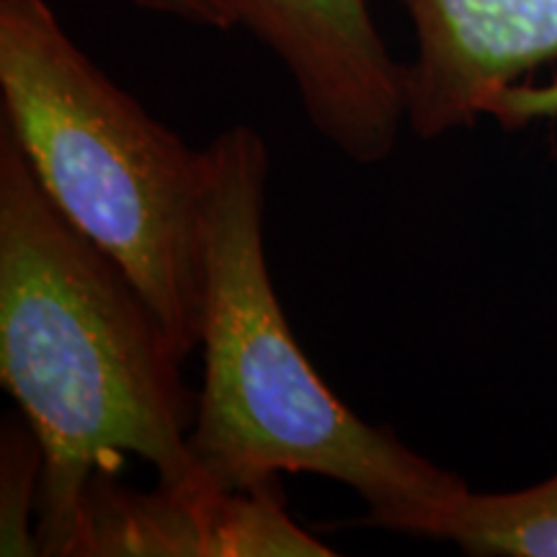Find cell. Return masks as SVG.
Masks as SVG:
<instances>
[{"instance_id":"cell-1","label":"cell","mask_w":557,"mask_h":557,"mask_svg":"<svg viewBox=\"0 0 557 557\" xmlns=\"http://www.w3.org/2000/svg\"><path fill=\"white\" fill-rule=\"evenodd\" d=\"M169 325L41 189L0 124V380L45 455L37 537L65 557L88 485L137 455L158 483H212Z\"/></svg>"},{"instance_id":"cell-2","label":"cell","mask_w":557,"mask_h":557,"mask_svg":"<svg viewBox=\"0 0 557 557\" xmlns=\"http://www.w3.org/2000/svg\"><path fill=\"white\" fill-rule=\"evenodd\" d=\"M205 150V382L189 434L194 459L227 491L287 472L336 480L367 504L361 524L406 534L468 483L359 418L299 348L263 248L269 150L261 132L235 124Z\"/></svg>"},{"instance_id":"cell-3","label":"cell","mask_w":557,"mask_h":557,"mask_svg":"<svg viewBox=\"0 0 557 557\" xmlns=\"http://www.w3.org/2000/svg\"><path fill=\"white\" fill-rule=\"evenodd\" d=\"M0 96L47 197L120 263L189 357L205 308L207 150L116 86L47 0H0Z\"/></svg>"},{"instance_id":"cell-4","label":"cell","mask_w":557,"mask_h":557,"mask_svg":"<svg viewBox=\"0 0 557 557\" xmlns=\"http://www.w3.org/2000/svg\"><path fill=\"white\" fill-rule=\"evenodd\" d=\"M274 52L320 137L359 165L389 158L408 124L406 65L387 50L367 0H222Z\"/></svg>"},{"instance_id":"cell-5","label":"cell","mask_w":557,"mask_h":557,"mask_svg":"<svg viewBox=\"0 0 557 557\" xmlns=\"http://www.w3.org/2000/svg\"><path fill=\"white\" fill-rule=\"evenodd\" d=\"M287 513L276 480L250 491L214 483L129 491L101 475L83 496L65 557H329Z\"/></svg>"},{"instance_id":"cell-6","label":"cell","mask_w":557,"mask_h":557,"mask_svg":"<svg viewBox=\"0 0 557 557\" xmlns=\"http://www.w3.org/2000/svg\"><path fill=\"white\" fill-rule=\"evenodd\" d=\"M413 24L408 127L436 139L487 116L504 90L557 60V0H400Z\"/></svg>"},{"instance_id":"cell-7","label":"cell","mask_w":557,"mask_h":557,"mask_svg":"<svg viewBox=\"0 0 557 557\" xmlns=\"http://www.w3.org/2000/svg\"><path fill=\"white\" fill-rule=\"evenodd\" d=\"M413 537L444 540L478 557H557V472L508 493L465 491L408 529Z\"/></svg>"},{"instance_id":"cell-8","label":"cell","mask_w":557,"mask_h":557,"mask_svg":"<svg viewBox=\"0 0 557 557\" xmlns=\"http://www.w3.org/2000/svg\"><path fill=\"white\" fill-rule=\"evenodd\" d=\"M45 455L24 416H11L0 429V555H41L37 527Z\"/></svg>"},{"instance_id":"cell-9","label":"cell","mask_w":557,"mask_h":557,"mask_svg":"<svg viewBox=\"0 0 557 557\" xmlns=\"http://www.w3.org/2000/svg\"><path fill=\"white\" fill-rule=\"evenodd\" d=\"M504 129H521L534 122L557 120V78L549 83H519L491 103L487 111Z\"/></svg>"},{"instance_id":"cell-10","label":"cell","mask_w":557,"mask_h":557,"mask_svg":"<svg viewBox=\"0 0 557 557\" xmlns=\"http://www.w3.org/2000/svg\"><path fill=\"white\" fill-rule=\"evenodd\" d=\"M129 3L143 11L189 21L194 26H207V29H235V21L222 0H129Z\"/></svg>"}]
</instances>
